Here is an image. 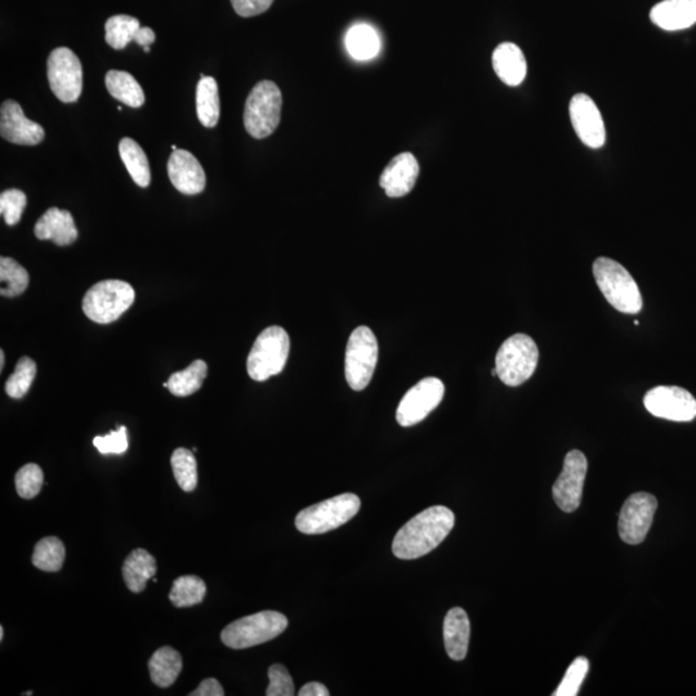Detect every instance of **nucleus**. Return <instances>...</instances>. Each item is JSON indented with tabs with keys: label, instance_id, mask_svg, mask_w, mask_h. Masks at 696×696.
I'll return each mask as SVG.
<instances>
[{
	"label": "nucleus",
	"instance_id": "obj_1",
	"mask_svg": "<svg viewBox=\"0 0 696 696\" xmlns=\"http://www.w3.org/2000/svg\"><path fill=\"white\" fill-rule=\"evenodd\" d=\"M454 524V513L448 507L427 508L397 532L392 552L401 560L419 559L439 547L452 532Z\"/></svg>",
	"mask_w": 696,
	"mask_h": 696
},
{
	"label": "nucleus",
	"instance_id": "obj_2",
	"mask_svg": "<svg viewBox=\"0 0 696 696\" xmlns=\"http://www.w3.org/2000/svg\"><path fill=\"white\" fill-rule=\"evenodd\" d=\"M593 276L606 301L623 314L636 315L642 310L640 288L620 263L608 257L593 262Z\"/></svg>",
	"mask_w": 696,
	"mask_h": 696
},
{
	"label": "nucleus",
	"instance_id": "obj_3",
	"mask_svg": "<svg viewBox=\"0 0 696 696\" xmlns=\"http://www.w3.org/2000/svg\"><path fill=\"white\" fill-rule=\"evenodd\" d=\"M288 619L278 611H261L235 620L223 629L221 640L227 648L242 650L274 640L287 629Z\"/></svg>",
	"mask_w": 696,
	"mask_h": 696
},
{
	"label": "nucleus",
	"instance_id": "obj_4",
	"mask_svg": "<svg viewBox=\"0 0 696 696\" xmlns=\"http://www.w3.org/2000/svg\"><path fill=\"white\" fill-rule=\"evenodd\" d=\"M283 96L271 80H262L249 93L244 110V126L249 135L262 140L272 135L281 119Z\"/></svg>",
	"mask_w": 696,
	"mask_h": 696
},
{
	"label": "nucleus",
	"instance_id": "obj_5",
	"mask_svg": "<svg viewBox=\"0 0 696 696\" xmlns=\"http://www.w3.org/2000/svg\"><path fill=\"white\" fill-rule=\"evenodd\" d=\"M538 360L537 343L532 337L519 333L508 338L499 348L495 369L504 385L516 387L533 376Z\"/></svg>",
	"mask_w": 696,
	"mask_h": 696
},
{
	"label": "nucleus",
	"instance_id": "obj_6",
	"mask_svg": "<svg viewBox=\"0 0 696 696\" xmlns=\"http://www.w3.org/2000/svg\"><path fill=\"white\" fill-rule=\"evenodd\" d=\"M360 506L358 495L352 493L337 495L298 513L297 529L307 535L332 532L354 519L360 511Z\"/></svg>",
	"mask_w": 696,
	"mask_h": 696
},
{
	"label": "nucleus",
	"instance_id": "obj_7",
	"mask_svg": "<svg viewBox=\"0 0 696 696\" xmlns=\"http://www.w3.org/2000/svg\"><path fill=\"white\" fill-rule=\"evenodd\" d=\"M135 298V289L126 281H100L84 296L83 311L95 323L110 324L129 310Z\"/></svg>",
	"mask_w": 696,
	"mask_h": 696
},
{
	"label": "nucleus",
	"instance_id": "obj_8",
	"mask_svg": "<svg viewBox=\"0 0 696 696\" xmlns=\"http://www.w3.org/2000/svg\"><path fill=\"white\" fill-rule=\"evenodd\" d=\"M290 350L288 333L281 327H270L258 336L247 360L249 377L257 382L278 376L287 365Z\"/></svg>",
	"mask_w": 696,
	"mask_h": 696
},
{
	"label": "nucleus",
	"instance_id": "obj_9",
	"mask_svg": "<svg viewBox=\"0 0 696 696\" xmlns=\"http://www.w3.org/2000/svg\"><path fill=\"white\" fill-rule=\"evenodd\" d=\"M378 341L372 329L359 327L351 333L346 348L345 373L348 386L363 391L372 381L378 363Z\"/></svg>",
	"mask_w": 696,
	"mask_h": 696
},
{
	"label": "nucleus",
	"instance_id": "obj_10",
	"mask_svg": "<svg viewBox=\"0 0 696 696\" xmlns=\"http://www.w3.org/2000/svg\"><path fill=\"white\" fill-rule=\"evenodd\" d=\"M49 86L58 100L71 104L79 100L83 89V69L77 55L66 47L56 48L48 57Z\"/></svg>",
	"mask_w": 696,
	"mask_h": 696
},
{
	"label": "nucleus",
	"instance_id": "obj_11",
	"mask_svg": "<svg viewBox=\"0 0 696 696\" xmlns=\"http://www.w3.org/2000/svg\"><path fill=\"white\" fill-rule=\"evenodd\" d=\"M444 383L439 378L428 377L406 392L397 406L396 421L400 426L412 427L421 423L443 401Z\"/></svg>",
	"mask_w": 696,
	"mask_h": 696
},
{
	"label": "nucleus",
	"instance_id": "obj_12",
	"mask_svg": "<svg viewBox=\"0 0 696 696\" xmlns=\"http://www.w3.org/2000/svg\"><path fill=\"white\" fill-rule=\"evenodd\" d=\"M658 501L649 493H636L624 502L619 516V535L627 544H640L645 541L653 524Z\"/></svg>",
	"mask_w": 696,
	"mask_h": 696
},
{
	"label": "nucleus",
	"instance_id": "obj_13",
	"mask_svg": "<svg viewBox=\"0 0 696 696\" xmlns=\"http://www.w3.org/2000/svg\"><path fill=\"white\" fill-rule=\"evenodd\" d=\"M645 408L653 416L673 422H690L696 417V400L685 388L658 386L644 397Z\"/></svg>",
	"mask_w": 696,
	"mask_h": 696
},
{
	"label": "nucleus",
	"instance_id": "obj_14",
	"mask_svg": "<svg viewBox=\"0 0 696 696\" xmlns=\"http://www.w3.org/2000/svg\"><path fill=\"white\" fill-rule=\"evenodd\" d=\"M588 462L586 455L579 450L566 454L564 468L553 485V499L560 510L574 512L582 502L584 481H586Z\"/></svg>",
	"mask_w": 696,
	"mask_h": 696
},
{
	"label": "nucleus",
	"instance_id": "obj_15",
	"mask_svg": "<svg viewBox=\"0 0 696 696\" xmlns=\"http://www.w3.org/2000/svg\"><path fill=\"white\" fill-rule=\"evenodd\" d=\"M570 120L580 141L591 149H600L606 142L604 119L590 96L579 93L571 98Z\"/></svg>",
	"mask_w": 696,
	"mask_h": 696
},
{
	"label": "nucleus",
	"instance_id": "obj_16",
	"mask_svg": "<svg viewBox=\"0 0 696 696\" xmlns=\"http://www.w3.org/2000/svg\"><path fill=\"white\" fill-rule=\"evenodd\" d=\"M0 135L12 144L35 146L44 140L46 133L40 124L26 118L19 102L8 100L0 110Z\"/></svg>",
	"mask_w": 696,
	"mask_h": 696
},
{
	"label": "nucleus",
	"instance_id": "obj_17",
	"mask_svg": "<svg viewBox=\"0 0 696 696\" xmlns=\"http://www.w3.org/2000/svg\"><path fill=\"white\" fill-rule=\"evenodd\" d=\"M168 176L180 193L196 195L205 189V173L202 164L189 151L173 150L168 160Z\"/></svg>",
	"mask_w": 696,
	"mask_h": 696
},
{
	"label": "nucleus",
	"instance_id": "obj_18",
	"mask_svg": "<svg viewBox=\"0 0 696 696\" xmlns=\"http://www.w3.org/2000/svg\"><path fill=\"white\" fill-rule=\"evenodd\" d=\"M419 177L416 156L403 153L395 156L383 171L379 185L390 198H401L414 189Z\"/></svg>",
	"mask_w": 696,
	"mask_h": 696
},
{
	"label": "nucleus",
	"instance_id": "obj_19",
	"mask_svg": "<svg viewBox=\"0 0 696 696\" xmlns=\"http://www.w3.org/2000/svg\"><path fill=\"white\" fill-rule=\"evenodd\" d=\"M650 19L663 30L689 29L696 24V0H663L655 4Z\"/></svg>",
	"mask_w": 696,
	"mask_h": 696
},
{
	"label": "nucleus",
	"instance_id": "obj_20",
	"mask_svg": "<svg viewBox=\"0 0 696 696\" xmlns=\"http://www.w3.org/2000/svg\"><path fill=\"white\" fill-rule=\"evenodd\" d=\"M34 231L39 240H52L60 247L73 244L78 239V229L73 216L70 212L58 208L48 209L39 218Z\"/></svg>",
	"mask_w": 696,
	"mask_h": 696
},
{
	"label": "nucleus",
	"instance_id": "obj_21",
	"mask_svg": "<svg viewBox=\"0 0 696 696\" xmlns=\"http://www.w3.org/2000/svg\"><path fill=\"white\" fill-rule=\"evenodd\" d=\"M493 68L498 78L510 87L520 86L528 74V62L519 46L499 44L493 53Z\"/></svg>",
	"mask_w": 696,
	"mask_h": 696
},
{
	"label": "nucleus",
	"instance_id": "obj_22",
	"mask_svg": "<svg viewBox=\"0 0 696 696\" xmlns=\"http://www.w3.org/2000/svg\"><path fill=\"white\" fill-rule=\"evenodd\" d=\"M470 635L471 624L466 611L450 609L444 620V644L450 659L459 662L466 658Z\"/></svg>",
	"mask_w": 696,
	"mask_h": 696
},
{
	"label": "nucleus",
	"instance_id": "obj_23",
	"mask_svg": "<svg viewBox=\"0 0 696 696\" xmlns=\"http://www.w3.org/2000/svg\"><path fill=\"white\" fill-rule=\"evenodd\" d=\"M158 566L153 555L138 548V550L129 553L123 565V578L126 582L129 591L140 593L145 590L146 583L155 577Z\"/></svg>",
	"mask_w": 696,
	"mask_h": 696
},
{
	"label": "nucleus",
	"instance_id": "obj_24",
	"mask_svg": "<svg viewBox=\"0 0 696 696\" xmlns=\"http://www.w3.org/2000/svg\"><path fill=\"white\" fill-rule=\"evenodd\" d=\"M150 677L156 686L167 689L177 681L182 671L180 653L169 646L155 651L149 660Z\"/></svg>",
	"mask_w": 696,
	"mask_h": 696
},
{
	"label": "nucleus",
	"instance_id": "obj_25",
	"mask_svg": "<svg viewBox=\"0 0 696 696\" xmlns=\"http://www.w3.org/2000/svg\"><path fill=\"white\" fill-rule=\"evenodd\" d=\"M196 113L205 128H214L220 120V95L216 79L200 75L196 87Z\"/></svg>",
	"mask_w": 696,
	"mask_h": 696
},
{
	"label": "nucleus",
	"instance_id": "obj_26",
	"mask_svg": "<svg viewBox=\"0 0 696 696\" xmlns=\"http://www.w3.org/2000/svg\"><path fill=\"white\" fill-rule=\"evenodd\" d=\"M346 48L352 58L358 61H368L381 51V39L377 30L367 24L352 26L347 31Z\"/></svg>",
	"mask_w": 696,
	"mask_h": 696
},
{
	"label": "nucleus",
	"instance_id": "obj_27",
	"mask_svg": "<svg viewBox=\"0 0 696 696\" xmlns=\"http://www.w3.org/2000/svg\"><path fill=\"white\" fill-rule=\"evenodd\" d=\"M106 88L115 100L131 106L133 109H138L145 104V93L140 84L126 71H109L106 74Z\"/></svg>",
	"mask_w": 696,
	"mask_h": 696
},
{
	"label": "nucleus",
	"instance_id": "obj_28",
	"mask_svg": "<svg viewBox=\"0 0 696 696\" xmlns=\"http://www.w3.org/2000/svg\"><path fill=\"white\" fill-rule=\"evenodd\" d=\"M119 154L133 181L140 187L149 186L151 182L150 164L142 147L132 138L126 137L120 141Z\"/></svg>",
	"mask_w": 696,
	"mask_h": 696
},
{
	"label": "nucleus",
	"instance_id": "obj_29",
	"mask_svg": "<svg viewBox=\"0 0 696 696\" xmlns=\"http://www.w3.org/2000/svg\"><path fill=\"white\" fill-rule=\"evenodd\" d=\"M208 365L203 360H195L189 368L172 374L168 379V390L178 397H186L195 394L202 388L204 379L207 378Z\"/></svg>",
	"mask_w": 696,
	"mask_h": 696
},
{
	"label": "nucleus",
	"instance_id": "obj_30",
	"mask_svg": "<svg viewBox=\"0 0 696 696\" xmlns=\"http://www.w3.org/2000/svg\"><path fill=\"white\" fill-rule=\"evenodd\" d=\"M207 586L202 579L195 575H185L174 580L169 600L176 608H190L202 604Z\"/></svg>",
	"mask_w": 696,
	"mask_h": 696
},
{
	"label": "nucleus",
	"instance_id": "obj_31",
	"mask_svg": "<svg viewBox=\"0 0 696 696\" xmlns=\"http://www.w3.org/2000/svg\"><path fill=\"white\" fill-rule=\"evenodd\" d=\"M142 28L136 17L116 15L106 21V43L114 49H124L135 42L138 31Z\"/></svg>",
	"mask_w": 696,
	"mask_h": 696
},
{
	"label": "nucleus",
	"instance_id": "obj_32",
	"mask_svg": "<svg viewBox=\"0 0 696 696\" xmlns=\"http://www.w3.org/2000/svg\"><path fill=\"white\" fill-rule=\"evenodd\" d=\"M0 280H2L0 294L3 297L21 296L29 287L28 271L19 262L8 257L0 258Z\"/></svg>",
	"mask_w": 696,
	"mask_h": 696
},
{
	"label": "nucleus",
	"instance_id": "obj_33",
	"mask_svg": "<svg viewBox=\"0 0 696 696\" xmlns=\"http://www.w3.org/2000/svg\"><path fill=\"white\" fill-rule=\"evenodd\" d=\"M66 556L64 543L56 537H46L35 546L33 564L48 573L61 570Z\"/></svg>",
	"mask_w": 696,
	"mask_h": 696
},
{
	"label": "nucleus",
	"instance_id": "obj_34",
	"mask_svg": "<svg viewBox=\"0 0 696 696\" xmlns=\"http://www.w3.org/2000/svg\"><path fill=\"white\" fill-rule=\"evenodd\" d=\"M174 479L184 492H194L198 485V463L194 457V452L180 448L174 450L171 459Z\"/></svg>",
	"mask_w": 696,
	"mask_h": 696
},
{
	"label": "nucleus",
	"instance_id": "obj_35",
	"mask_svg": "<svg viewBox=\"0 0 696 696\" xmlns=\"http://www.w3.org/2000/svg\"><path fill=\"white\" fill-rule=\"evenodd\" d=\"M35 376H37V364L33 359L24 356L17 363L15 372L8 378L6 383L7 395L12 399H22L28 394Z\"/></svg>",
	"mask_w": 696,
	"mask_h": 696
},
{
	"label": "nucleus",
	"instance_id": "obj_36",
	"mask_svg": "<svg viewBox=\"0 0 696 696\" xmlns=\"http://www.w3.org/2000/svg\"><path fill=\"white\" fill-rule=\"evenodd\" d=\"M44 475L42 468L35 463L25 464L15 477L17 493L21 498L33 499L42 490Z\"/></svg>",
	"mask_w": 696,
	"mask_h": 696
},
{
	"label": "nucleus",
	"instance_id": "obj_37",
	"mask_svg": "<svg viewBox=\"0 0 696 696\" xmlns=\"http://www.w3.org/2000/svg\"><path fill=\"white\" fill-rule=\"evenodd\" d=\"M588 669H590V662L587 658L579 657L570 664L568 671H566L564 678H562L561 684L557 687L555 696H577L579 694L580 686H582L584 678H586Z\"/></svg>",
	"mask_w": 696,
	"mask_h": 696
},
{
	"label": "nucleus",
	"instance_id": "obj_38",
	"mask_svg": "<svg viewBox=\"0 0 696 696\" xmlns=\"http://www.w3.org/2000/svg\"><path fill=\"white\" fill-rule=\"evenodd\" d=\"M26 204H28V198L24 191L17 189L3 191L0 195V212L8 226H15L20 222Z\"/></svg>",
	"mask_w": 696,
	"mask_h": 696
},
{
	"label": "nucleus",
	"instance_id": "obj_39",
	"mask_svg": "<svg viewBox=\"0 0 696 696\" xmlns=\"http://www.w3.org/2000/svg\"><path fill=\"white\" fill-rule=\"evenodd\" d=\"M98 452L104 455L124 454L128 450V432L126 426H120L118 430L111 431L109 435L97 436L93 440Z\"/></svg>",
	"mask_w": 696,
	"mask_h": 696
},
{
	"label": "nucleus",
	"instance_id": "obj_40",
	"mask_svg": "<svg viewBox=\"0 0 696 696\" xmlns=\"http://www.w3.org/2000/svg\"><path fill=\"white\" fill-rule=\"evenodd\" d=\"M270 685L267 687V696H293L294 682L292 676L289 675L288 669L281 664H274L269 669Z\"/></svg>",
	"mask_w": 696,
	"mask_h": 696
},
{
	"label": "nucleus",
	"instance_id": "obj_41",
	"mask_svg": "<svg viewBox=\"0 0 696 696\" xmlns=\"http://www.w3.org/2000/svg\"><path fill=\"white\" fill-rule=\"evenodd\" d=\"M274 0H231L232 7L239 16L253 17L266 12Z\"/></svg>",
	"mask_w": 696,
	"mask_h": 696
},
{
	"label": "nucleus",
	"instance_id": "obj_42",
	"mask_svg": "<svg viewBox=\"0 0 696 696\" xmlns=\"http://www.w3.org/2000/svg\"><path fill=\"white\" fill-rule=\"evenodd\" d=\"M189 695L223 696L225 695V691H223V687L221 686L220 682L216 680V678H207V680L202 681V684L198 686V689H195L193 693H190Z\"/></svg>",
	"mask_w": 696,
	"mask_h": 696
},
{
	"label": "nucleus",
	"instance_id": "obj_43",
	"mask_svg": "<svg viewBox=\"0 0 696 696\" xmlns=\"http://www.w3.org/2000/svg\"><path fill=\"white\" fill-rule=\"evenodd\" d=\"M300 696H329V690L327 686L320 684V682H310L306 684L298 693Z\"/></svg>",
	"mask_w": 696,
	"mask_h": 696
},
{
	"label": "nucleus",
	"instance_id": "obj_44",
	"mask_svg": "<svg viewBox=\"0 0 696 696\" xmlns=\"http://www.w3.org/2000/svg\"><path fill=\"white\" fill-rule=\"evenodd\" d=\"M155 39L156 37L153 29L141 28L140 31H138L135 42L138 44V46L146 48L150 47L151 44L155 42Z\"/></svg>",
	"mask_w": 696,
	"mask_h": 696
},
{
	"label": "nucleus",
	"instance_id": "obj_45",
	"mask_svg": "<svg viewBox=\"0 0 696 696\" xmlns=\"http://www.w3.org/2000/svg\"><path fill=\"white\" fill-rule=\"evenodd\" d=\"M4 363H6V358H4V351H0V370H3Z\"/></svg>",
	"mask_w": 696,
	"mask_h": 696
},
{
	"label": "nucleus",
	"instance_id": "obj_46",
	"mask_svg": "<svg viewBox=\"0 0 696 696\" xmlns=\"http://www.w3.org/2000/svg\"><path fill=\"white\" fill-rule=\"evenodd\" d=\"M4 638V629L3 627H0V641H3Z\"/></svg>",
	"mask_w": 696,
	"mask_h": 696
},
{
	"label": "nucleus",
	"instance_id": "obj_47",
	"mask_svg": "<svg viewBox=\"0 0 696 696\" xmlns=\"http://www.w3.org/2000/svg\"><path fill=\"white\" fill-rule=\"evenodd\" d=\"M22 695H28V696H29V695H33V691H28V693H24V694H22Z\"/></svg>",
	"mask_w": 696,
	"mask_h": 696
},
{
	"label": "nucleus",
	"instance_id": "obj_48",
	"mask_svg": "<svg viewBox=\"0 0 696 696\" xmlns=\"http://www.w3.org/2000/svg\"><path fill=\"white\" fill-rule=\"evenodd\" d=\"M172 150H177V146H176V145H172Z\"/></svg>",
	"mask_w": 696,
	"mask_h": 696
}]
</instances>
